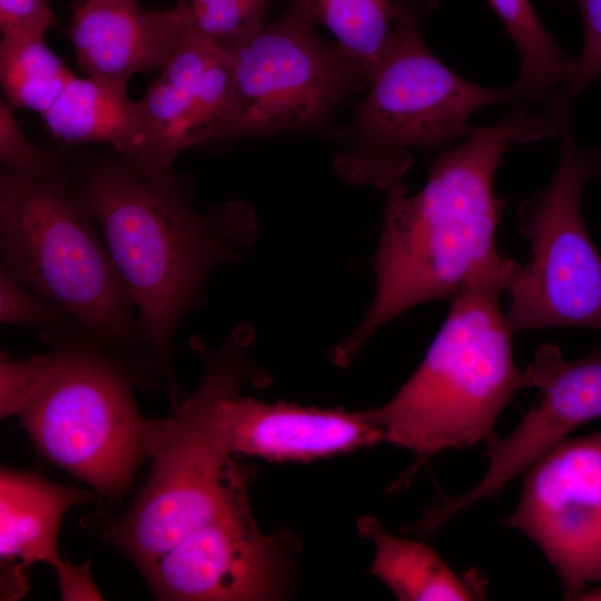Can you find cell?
I'll list each match as a JSON object with an SVG mask.
<instances>
[{
    "label": "cell",
    "instance_id": "obj_1",
    "mask_svg": "<svg viewBox=\"0 0 601 601\" xmlns=\"http://www.w3.org/2000/svg\"><path fill=\"white\" fill-rule=\"evenodd\" d=\"M561 127L549 108L514 107L442 152L420 191L407 194L402 180L386 189L373 303L336 362L349 361L376 329L421 303L472 287L510 288L521 265L496 246L504 203L495 175L512 145L558 138Z\"/></svg>",
    "mask_w": 601,
    "mask_h": 601
},
{
    "label": "cell",
    "instance_id": "obj_2",
    "mask_svg": "<svg viewBox=\"0 0 601 601\" xmlns=\"http://www.w3.org/2000/svg\"><path fill=\"white\" fill-rule=\"evenodd\" d=\"M70 169L138 308L147 358L171 381L176 329L201 300L213 269L240 258L254 235L253 213L233 201L200 214L171 173H147L125 156Z\"/></svg>",
    "mask_w": 601,
    "mask_h": 601
},
{
    "label": "cell",
    "instance_id": "obj_3",
    "mask_svg": "<svg viewBox=\"0 0 601 601\" xmlns=\"http://www.w3.org/2000/svg\"><path fill=\"white\" fill-rule=\"evenodd\" d=\"M0 244L1 265L100 344L118 352L141 345L135 304L60 158L43 152L32 168L2 167Z\"/></svg>",
    "mask_w": 601,
    "mask_h": 601
},
{
    "label": "cell",
    "instance_id": "obj_4",
    "mask_svg": "<svg viewBox=\"0 0 601 601\" xmlns=\"http://www.w3.org/2000/svg\"><path fill=\"white\" fill-rule=\"evenodd\" d=\"M502 292L482 286L453 296L417 370L390 402L370 410L382 441L415 455L410 473L442 450L491 442L502 410L529 387L513 361Z\"/></svg>",
    "mask_w": 601,
    "mask_h": 601
},
{
    "label": "cell",
    "instance_id": "obj_5",
    "mask_svg": "<svg viewBox=\"0 0 601 601\" xmlns=\"http://www.w3.org/2000/svg\"><path fill=\"white\" fill-rule=\"evenodd\" d=\"M436 0H398L392 42L367 80V92L343 131L335 167L355 184L387 189L412 164L411 149H432L465 138L472 115L518 101L513 83L485 87L461 77L427 47L421 24Z\"/></svg>",
    "mask_w": 601,
    "mask_h": 601
},
{
    "label": "cell",
    "instance_id": "obj_6",
    "mask_svg": "<svg viewBox=\"0 0 601 601\" xmlns=\"http://www.w3.org/2000/svg\"><path fill=\"white\" fill-rule=\"evenodd\" d=\"M223 362L208 355L196 391L175 413L150 420L148 480L127 512L109 529V542L141 573L181 541L252 516L244 473L221 446L214 406Z\"/></svg>",
    "mask_w": 601,
    "mask_h": 601
},
{
    "label": "cell",
    "instance_id": "obj_7",
    "mask_svg": "<svg viewBox=\"0 0 601 601\" xmlns=\"http://www.w3.org/2000/svg\"><path fill=\"white\" fill-rule=\"evenodd\" d=\"M49 371L17 412L39 452L108 496L128 487L148 455L132 374L91 337L56 347Z\"/></svg>",
    "mask_w": 601,
    "mask_h": 601
},
{
    "label": "cell",
    "instance_id": "obj_8",
    "mask_svg": "<svg viewBox=\"0 0 601 601\" xmlns=\"http://www.w3.org/2000/svg\"><path fill=\"white\" fill-rule=\"evenodd\" d=\"M561 154L551 181L522 200L515 223L531 256L506 290L513 333L538 328L601 331V255L585 227L581 197L601 177V147H581L571 119L560 131Z\"/></svg>",
    "mask_w": 601,
    "mask_h": 601
},
{
    "label": "cell",
    "instance_id": "obj_9",
    "mask_svg": "<svg viewBox=\"0 0 601 601\" xmlns=\"http://www.w3.org/2000/svg\"><path fill=\"white\" fill-rule=\"evenodd\" d=\"M300 0L230 51V107L216 141L325 127L352 91L367 81L326 45Z\"/></svg>",
    "mask_w": 601,
    "mask_h": 601
},
{
    "label": "cell",
    "instance_id": "obj_10",
    "mask_svg": "<svg viewBox=\"0 0 601 601\" xmlns=\"http://www.w3.org/2000/svg\"><path fill=\"white\" fill-rule=\"evenodd\" d=\"M525 472L508 524L540 548L575 599L601 582V431L565 439Z\"/></svg>",
    "mask_w": 601,
    "mask_h": 601
},
{
    "label": "cell",
    "instance_id": "obj_11",
    "mask_svg": "<svg viewBox=\"0 0 601 601\" xmlns=\"http://www.w3.org/2000/svg\"><path fill=\"white\" fill-rule=\"evenodd\" d=\"M525 371L529 387L538 388L539 395L513 432L486 443L484 476L471 490L428 510L408 531L430 534L459 511L497 494L573 430L601 416V348L565 361L555 345L542 344Z\"/></svg>",
    "mask_w": 601,
    "mask_h": 601
},
{
    "label": "cell",
    "instance_id": "obj_12",
    "mask_svg": "<svg viewBox=\"0 0 601 601\" xmlns=\"http://www.w3.org/2000/svg\"><path fill=\"white\" fill-rule=\"evenodd\" d=\"M233 83V52L190 29L137 101L144 142L130 160L147 173L167 174L186 149L216 141Z\"/></svg>",
    "mask_w": 601,
    "mask_h": 601
},
{
    "label": "cell",
    "instance_id": "obj_13",
    "mask_svg": "<svg viewBox=\"0 0 601 601\" xmlns=\"http://www.w3.org/2000/svg\"><path fill=\"white\" fill-rule=\"evenodd\" d=\"M247 374L246 348H236L214 407L216 434L227 454L307 461L382 442L370 410L353 413L262 403L239 395Z\"/></svg>",
    "mask_w": 601,
    "mask_h": 601
},
{
    "label": "cell",
    "instance_id": "obj_14",
    "mask_svg": "<svg viewBox=\"0 0 601 601\" xmlns=\"http://www.w3.org/2000/svg\"><path fill=\"white\" fill-rule=\"evenodd\" d=\"M190 29V16L178 1L148 11L137 0H85L69 37L87 76L127 88L135 73L161 69Z\"/></svg>",
    "mask_w": 601,
    "mask_h": 601
},
{
    "label": "cell",
    "instance_id": "obj_15",
    "mask_svg": "<svg viewBox=\"0 0 601 601\" xmlns=\"http://www.w3.org/2000/svg\"><path fill=\"white\" fill-rule=\"evenodd\" d=\"M91 492L63 486L40 476L2 470L0 477L1 599L20 598L28 590L24 571L47 562L56 573L68 562L57 549L65 511L87 502Z\"/></svg>",
    "mask_w": 601,
    "mask_h": 601
},
{
    "label": "cell",
    "instance_id": "obj_16",
    "mask_svg": "<svg viewBox=\"0 0 601 601\" xmlns=\"http://www.w3.org/2000/svg\"><path fill=\"white\" fill-rule=\"evenodd\" d=\"M49 131L68 142H100L131 159L144 142L138 102L126 87L73 76L55 104L41 115Z\"/></svg>",
    "mask_w": 601,
    "mask_h": 601
},
{
    "label": "cell",
    "instance_id": "obj_17",
    "mask_svg": "<svg viewBox=\"0 0 601 601\" xmlns=\"http://www.w3.org/2000/svg\"><path fill=\"white\" fill-rule=\"evenodd\" d=\"M361 533L374 543L373 575L398 600H482L486 580L476 570L455 573L430 545L387 533L380 522L364 518Z\"/></svg>",
    "mask_w": 601,
    "mask_h": 601
},
{
    "label": "cell",
    "instance_id": "obj_18",
    "mask_svg": "<svg viewBox=\"0 0 601 601\" xmlns=\"http://www.w3.org/2000/svg\"><path fill=\"white\" fill-rule=\"evenodd\" d=\"M300 2L315 23H321L331 31L338 49L367 81L392 42L398 0Z\"/></svg>",
    "mask_w": 601,
    "mask_h": 601
},
{
    "label": "cell",
    "instance_id": "obj_19",
    "mask_svg": "<svg viewBox=\"0 0 601 601\" xmlns=\"http://www.w3.org/2000/svg\"><path fill=\"white\" fill-rule=\"evenodd\" d=\"M518 49L520 72L513 82L521 99H550L572 71L569 58L548 32L530 0H487Z\"/></svg>",
    "mask_w": 601,
    "mask_h": 601
},
{
    "label": "cell",
    "instance_id": "obj_20",
    "mask_svg": "<svg viewBox=\"0 0 601 601\" xmlns=\"http://www.w3.org/2000/svg\"><path fill=\"white\" fill-rule=\"evenodd\" d=\"M72 77L43 39L2 37L0 79L10 107L27 108L43 115Z\"/></svg>",
    "mask_w": 601,
    "mask_h": 601
},
{
    "label": "cell",
    "instance_id": "obj_21",
    "mask_svg": "<svg viewBox=\"0 0 601 601\" xmlns=\"http://www.w3.org/2000/svg\"><path fill=\"white\" fill-rule=\"evenodd\" d=\"M0 321L35 327L56 347L87 333L65 309L28 289L3 265L0 266Z\"/></svg>",
    "mask_w": 601,
    "mask_h": 601
},
{
    "label": "cell",
    "instance_id": "obj_22",
    "mask_svg": "<svg viewBox=\"0 0 601 601\" xmlns=\"http://www.w3.org/2000/svg\"><path fill=\"white\" fill-rule=\"evenodd\" d=\"M188 11L191 30L231 50L265 26L272 0H178Z\"/></svg>",
    "mask_w": 601,
    "mask_h": 601
},
{
    "label": "cell",
    "instance_id": "obj_23",
    "mask_svg": "<svg viewBox=\"0 0 601 601\" xmlns=\"http://www.w3.org/2000/svg\"><path fill=\"white\" fill-rule=\"evenodd\" d=\"M570 1L581 11L584 45L568 79L549 100L548 108L558 117L572 116L575 98L601 78V0Z\"/></svg>",
    "mask_w": 601,
    "mask_h": 601
},
{
    "label": "cell",
    "instance_id": "obj_24",
    "mask_svg": "<svg viewBox=\"0 0 601 601\" xmlns=\"http://www.w3.org/2000/svg\"><path fill=\"white\" fill-rule=\"evenodd\" d=\"M56 351L23 359H12L7 352L0 356L1 418L17 414L40 384L53 363Z\"/></svg>",
    "mask_w": 601,
    "mask_h": 601
},
{
    "label": "cell",
    "instance_id": "obj_25",
    "mask_svg": "<svg viewBox=\"0 0 601 601\" xmlns=\"http://www.w3.org/2000/svg\"><path fill=\"white\" fill-rule=\"evenodd\" d=\"M53 16L45 0H0L2 37L43 39Z\"/></svg>",
    "mask_w": 601,
    "mask_h": 601
},
{
    "label": "cell",
    "instance_id": "obj_26",
    "mask_svg": "<svg viewBox=\"0 0 601 601\" xmlns=\"http://www.w3.org/2000/svg\"><path fill=\"white\" fill-rule=\"evenodd\" d=\"M43 152L35 148L17 119L10 106L0 102V159L2 167L11 169H27L35 167L42 158Z\"/></svg>",
    "mask_w": 601,
    "mask_h": 601
},
{
    "label": "cell",
    "instance_id": "obj_27",
    "mask_svg": "<svg viewBox=\"0 0 601 601\" xmlns=\"http://www.w3.org/2000/svg\"><path fill=\"white\" fill-rule=\"evenodd\" d=\"M88 565L89 562L80 566L68 563L62 571L57 573L63 600L101 599V594L90 578Z\"/></svg>",
    "mask_w": 601,
    "mask_h": 601
},
{
    "label": "cell",
    "instance_id": "obj_28",
    "mask_svg": "<svg viewBox=\"0 0 601 601\" xmlns=\"http://www.w3.org/2000/svg\"><path fill=\"white\" fill-rule=\"evenodd\" d=\"M575 599H584V600H601V589L599 590H592V591H582L580 594L575 597Z\"/></svg>",
    "mask_w": 601,
    "mask_h": 601
}]
</instances>
